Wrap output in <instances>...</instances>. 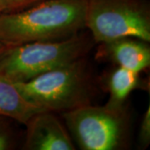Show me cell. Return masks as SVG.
I'll return each instance as SVG.
<instances>
[{
    "instance_id": "obj_7",
    "label": "cell",
    "mask_w": 150,
    "mask_h": 150,
    "mask_svg": "<svg viewBox=\"0 0 150 150\" xmlns=\"http://www.w3.org/2000/svg\"><path fill=\"white\" fill-rule=\"evenodd\" d=\"M97 55L99 59L141 73L150 65V48L148 42L136 38H121L101 43Z\"/></svg>"
},
{
    "instance_id": "obj_1",
    "label": "cell",
    "mask_w": 150,
    "mask_h": 150,
    "mask_svg": "<svg viewBox=\"0 0 150 150\" xmlns=\"http://www.w3.org/2000/svg\"><path fill=\"white\" fill-rule=\"evenodd\" d=\"M88 0H46L21 11L0 13L4 46L67 39L85 28Z\"/></svg>"
},
{
    "instance_id": "obj_6",
    "label": "cell",
    "mask_w": 150,
    "mask_h": 150,
    "mask_svg": "<svg viewBox=\"0 0 150 150\" xmlns=\"http://www.w3.org/2000/svg\"><path fill=\"white\" fill-rule=\"evenodd\" d=\"M26 138L23 149L74 150L69 131L51 111H41L25 123Z\"/></svg>"
},
{
    "instance_id": "obj_11",
    "label": "cell",
    "mask_w": 150,
    "mask_h": 150,
    "mask_svg": "<svg viewBox=\"0 0 150 150\" xmlns=\"http://www.w3.org/2000/svg\"><path fill=\"white\" fill-rule=\"evenodd\" d=\"M139 146L143 149L149 147L150 143V106L147 108L140 124L139 133Z\"/></svg>"
},
{
    "instance_id": "obj_2",
    "label": "cell",
    "mask_w": 150,
    "mask_h": 150,
    "mask_svg": "<svg viewBox=\"0 0 150 150\" xmlns=\"http://www.w3.org/2000/svg\"><path fill=\"white\" fill-rule=\"evenodd\" d=\"M95 43L91 35L79 33L58 41L5 46L0 54V77L23 83L86 57Z\"/></svg>"
},
{
    "instance_id": "obj_12",
    "label": "cell",
    "mask_w": 150,
    "mask_h": 150,
    "mask_svg": "<svg viewBox=\"0 0 150 150\" xmlns=\"http://www.w3.org/2000/svg\"><path fill=\"white\" fill-rule=\"evenodd\" d=\"M1 118L2 117H0V150L9 149L12 144L11 134L5 123Z\"/></svg>"
},
{
    "instance_id": "obj_8",
    "label": "cell",
    "mask_w": 150,
    "mask_h": 150,
    "mask_svg": "<svg viewBox=\"0 0 150 150\" xmlns=\"http://www.w3.org/2000/svg\"><path fill=\"white\" fill-rule=\"evenodd\" d=\"M41 111L45 110L28 101L13 83L0 77V117L25 124L33 115Z\"/></svg>"
},
{
    "instance_id": "obj_3",
    "label": "cell",
    "mask_w": 150,
    "mask_h": 150,
    "mask_svg": "<svg viewBox=\"0 0 150 150\" xmlns=\"http://www.w3.org/2000/svg\"><path fill=\"white\" fill-rule=\"evenodd\" d=\"M13 83L32 104L54 112H64L91 104L93 93L85 57L27 82Z\"/></svg>"
},
{
    "instance_id": "obj_5",
    "label": "cell",
    "mask_w": 150,
    "mask_h": 150,
    "mask_svg": "<svg viewBox=\"0 0 150 150\" xmlns=\"http://www.w3.org/2000/svg\"><path fill=\"white\" fill-rule=\"evenodd\" d=\"M63 117L81 149L115 150L125 144L128 120L124 108L88 104L64 112Z\"/></svg>"
},
{
    "instance_id": "obj_4",
    "label": "cell",
    "mask_w": 150,
    "mask_h": 150,
    "mask_svg": "<svg viewBox=\"0 0 150 150\" xmlns=\"http://www.w3.org/2000/svg\"><path fill=\"white\" fill-rule=\"evenodd\" d=\"M85 28L95 43L121 38L150 41V8L147 0H88Z\"/></svg>"
},
{
    "instance_id": "obj_13",
    "label": "cell",
    "mask_w": 150,
    "mask_h": 150,
    "mask_svg": "<svg viewBox=\"0 0 150 150\" xmlns=\"http://www.w3.org/2000/svg\"><path fill=\"white\" fill-rule=\"evenodd\" d=\"M4 48H5V46H4V45L3 43H0V54L2 53V51H3V50L4 49Z\"/></svg>"
},
{
    "instance_id": "obj_9",
    "label": "cell",
    "mask_w": 150,
    "mask_h": 150,
    "mask_svg": "<svg viewBox=\"0 0 150 150\" xmlns=\"http://www.w3.org/2000/svg\"><path fill=\"white\" fill-rule=\"evenodd\" d=\"M139 74L119 66L112 70L108 79L109 99L105 105L114 109L124 108L129 94L140 85Z\"/></svg>"
},
{
    "instance_id": "obj_10",
    "label": "cell",
    "mask_w": 150,
    "mask_h": 150,
    "mask_svg": "<svg viewBox=\"0 0 150 150\" xmlns=\"http://www.w3.org/2000/svg\"><path fill=\"white\" fill-rule=\"evenodd\" d=\"M46 0H0V13L21 11Z\"/></svg>"
}]
</instances>
